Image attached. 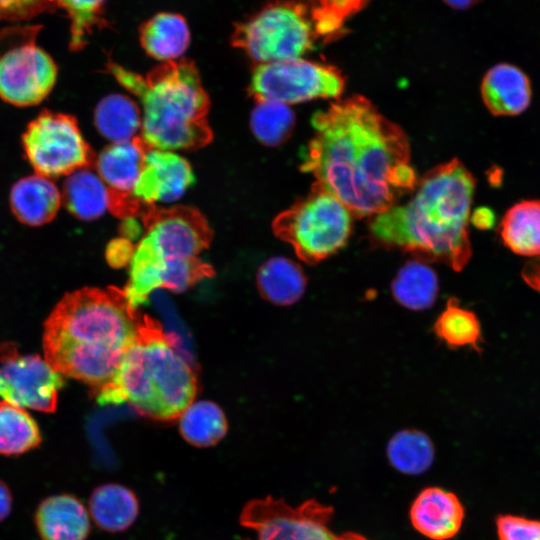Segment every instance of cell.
<instances>
[{
    "instance_id": "cell-17",
    "label": "cell",
    "mask_w": 540,
    "mask_h": 540,
    "mask_svg": "<svg viewBox=\"0 0 540 540\" xmlns=\"http://www.w3.org/2000/svg\"><path fill=\"white\" fill-rule=\"evenodd\" d=\"M41 540H86L91 524L88 510L71 494H56L43 499L34 514Z\"/></svg>"
},
{
    "instance_id": "cell-34",
    "label": "cell",
    "mask_w": 540,
    "mask_h": 540,
    "mask_svg": "<svg viewBox=\"0 0 540 540\" xmlns=\"http://www.w3.org/2000/svg\"><path fill=\"white\" fill-rule=\"evenodd\" d=\"M54 3L56 0H0V20H27Z\"/></svg>"
},
{
    "instance_id": "cell-3",
    "label": "cell",
    "mask_w": 540,
    "mask_h": 540,
    "mask_svg": "<svg viewBox=\"0 0 540 540\" xmlns=\"http://www.w3.org/2000/svg\"><path fill=\"white\" fill-rule=\"evenodd\" d=\"M475 185L474 176L458 159L433 168L406 203L375 216L369 225L371 239L417 260L461 271L472 255L468 223Z\"/></svg>"
},
{
    "instance_id": "cell-13",
    "label": "cell",
    "mask_w": 540,
    "mask_h": 540,
    "mask_svg": "<svg viewBox=\"0 0 540 540\" xmlns=\"http://www.w3.org/2000/svg\"><path fill=\"white\" fill-rule=\"evenodd\" d=\"M0 398L15 406L52 413L57 407L63 376L38 355H20L0 348Z\"/></svg>"
},
{
    "instance_id": "cell-5",
    "label": "cell",
    "mask_w": 540,
    "mask_h": 540,
    "mask_svg": "<svg viewBox=\"0 0 540 540\" xmlns=\"http://www.w3.org/2000/svg\"><path fill=\"white\" fill-rule=\"evenodd\" d=\"M109 72L141 105V140L148 148H198L211 139L208 97L193 62H164L143 77L115 63Z\"/></svg>"
},
{
    "instance_id": "cell-9",
    "label": "cell",
    "mask_w": 540,
    "mask_h": 540,
    "mask_svg": "<svg viewBox=\"0 0 540 540\" xmlns=\"http://www.w3.org/2000/svg\"><path fill=\"white\" fill-rule=\"evenodd\" d=\"M40 26L0 32V97L15 106L40 103L52 90L57 66L36 44Z\"/></svg>"
},
{
    "instance_id": "cell-10",
    "label": "cell",
    "mask_w": 540,
    "mask_h": 540,
    "mask_svg": "<svg viewBox=\"0 0 540 540\" xmlns=\"http://www.w3.org/2000/svg\"><path fill=\"white\" fill-rule=\"evenodd\" d=\"M27 160L37 174L68 176L87 167L91 152L74 117L44 111L27 126L23 138Z\"/></svg>"
},
{
    "instance_id": "cell-32",
    "label": "cell",
    "mask_w": 540,
    "mask_h": 540,
    "mask_svg": "<svg viewBox=\"0 0 540 540\" xmlns=\"http://www.w3.org/2000/svg\"><path fill=\"white\" fill-rule=\"evenodd\" d=\"M106 0H56L68 13L71 21V47L80 49L86 44L95 26H99L102 8Z\"/></svg>"
},
{
    "instance_id": "cell-14",
    "label": "cell",
    "mask_w": 540,
    "mask_h": 540,
    "mask_svg": "<svg viewBox=\"0 0 540 540\" xmlns=\"http://www.w3.org/2000/svg\"><path fill=\"white\" fill-rule=\"evenodd\" d=\"M189 163L175 151L147 148L133 190L140 206L178 200L194 182Z\"/></svg>"
},
{
    "instance_id": "cell-33",
    "label": "cell",
    "mask_w": 540,
    "mask_h": 540,
    "mask_svg": "<svg viewBox=\"0 0 540 540\" xmlns=\"http://www.w3.org/2000/svg\"><path fill=\"white\" fill-rule=\"evenodd\" d=\"M499 540H540V520L503 514L496 518Z\"/></svg>"
},
{
    "instance_id": "cell-19",
    "label": "cell",
    "mask_w": 540,
    "mask_h": 540,
    "mask_svg": "<svg viewBox=\"0 0 540 540\" xmlns=\"http://www.w3.org/2000/svg\"><path fill=\"white\" fill-rule=\"evenodd\" d=\"M9 202L19 221L39 226L55 217L62 203V195L51 178L35 173L13 185Z\"/></svg>"
},
{
    "instance_id": "cell-20",
    "label": "cell",
    "mask_w": 540,
    "mask_h": 540,
    "mask_svg": "<svg viewBox=\"0 0 540 540\" xmlns=\"http://www.w3.org/2000/svg\"><path fill=\"white\" fill-rule=\"evenodd\" d=\"M88 513L94 523L107 532H123L137 519L139 503L127 487L108 483L96 487L90 495Z\"/></svg>"
},
{
    "instance_id": "cell-36",
    "label": "cell",
    "mask_w": 540,
    "mask_h": 540,
    "mask_svg": "<svg viewBox=\"0 0 540 540\" xmlns=\"http://www.w3.org/2000/svg\"><path fill=\"white\" fill-rule=\"evenodd\" d=\"M521 276L527 285L540 293V257L527 261L522 268Z\"/></svg>"
},
{
    "instance_id": "cell-15",
    "label": "cell",
    "mask_w": 540,
    "mask_h": 540,
    "mask_svg": "<svg viewBox=\"0 0 540 540\" xmlns=\"http://www.w3.org/2000/svg\"><path fill=\"white\" fill-rule=\"evenodd\" d=\"M147 148L140 138L112 143L96 159V172L112 196L111 211L121 216H131L141 207L133 199V190Z\"/></svg>"
},
{
    "instance_id": "cell-35",
    "label": "cell",
    "mask_w": 540,
    "mask_h": 540,
    "mask_svg": "<svg viewBox=\"0 0 540 540\" xmlns=\"http://www.w3.org/2000/svg\"><path fill=\"white\" fill-rule=\"evenodd\" d=\"M133 250L130 240L124 237L115 239L107 247L106 258L114 267L123 266L131 260Z\"/></svg>"
},
{
    "instance_id": "cell-29",
    "label": "cell",
    "mask_w": 540,
    "mask_h": 540,
    "mask_svg": "<svg viewBox=\"0 0 540 540\" xmlns=\"http://www.w3.org/2000/svg\"><path fill=\"white\" fill-rule=\"evenodd\" d=\"M184 439L198 447L219 442L227 432V421L220 407L210 401L192 402L179 416Z\"/></svg>"
},
{
    "instance_id": "cell-6",
    "label": "cell",
    "mask_w": 540,
    "mask_h": 540,
    "mask_svg": "<svg viewBox=\"0 0 540 540\" xmlns=\"http://www.w3.org/2000/svg\"><path fill=\"white\" fill-rule=\"evenodd\" d=\"M144 227L123 290L133 309L144 304L156 289L183 292L213 275L212 268L198 257L211 238L200 213L187 207L151 209L145 215Z\"/></svg>"
},
{
    "instance_id": "cell-4",
    "label": "cell",
    "mask_w": 540,
    "mask_h": 540,
    "mask_svg": "<svg viewBox=\"0 0 540 540\" xmlns=\"http://www.w3.org/2000/svg\"><path fill=\"white\" fill-rule=\"evenodd\" d=\"M197 391L192 367L172 334L144 316L138 334L112 380L97 393L100 404H130L138 413L173 420Z\"/></svg>"
},
{
    "instance_id": "cell-37",
    "label": "cell",
    "mask_w": 540,
    "mask_h": 540,
    "mask_svg": "<svg viewBox=\"0 0 540 540\" xmlns=\"http://www.w3.org/2000/svg\"><path fill=\"white\" fill-rule=\"evenodd\" d=\"M495 219L494 212L487 207L478 208L470 217L474 226L484 230L492 228L495 224Z\"/></svg>"
},
{
    "instance_id": "cell-23",
    "label": "cell",
    "mask_w": 540,
    "mask_h": 540,
    "mask_svg": "<svg viewBox=\"0 0 540 540\" xmlns=\"http://www.w3.org/2000/svg\"><path fill=\"white\" fill-rule=\"evenodd\" d=\"M499 233L513 253L540 257V200H522L512 205L501 220Z\"/></svg>"
},
{
    "instance_id": "cell-1",
    "label": "cell",
    "mask_w": 540,
    "mask_h": 540,
    "mask_svg": "<svg viewBox=\"0 0 540 540\" xmlns=\"http://www.w3.org/2000/svg\"><path fill=\"white\" fill-rule=\"evenodd\" d=\"M315 134L302 156V170L352 214L377 215L417 183L404 131L367 98L355 95L312 117Z\"/></svg>"
},
{
    "instance_id": "cell-40",
    "label": "cell",
    "mask_w": 540,
    "mask_h": 540,
    "mask_svg": "<svg viewBox=\"0 0 540 540\" xmlns=\"http://www.w3.org/2000/svg\"><path fill=\"white\" fill-rule=\"evenodd\" d=\"M443 1L454 9L466 10L478 4L481 0H443Z\"/></svg>"
},
{
    "instance_id": "cell-18",
    "label": "cell",
    "mask_w": 540,
    "mask_h": 540,
    "mask_svg": "<svg viewBox=\"0 0 540 540\" xmlns=\"http://www.w3.org/2000/svg\"><path fill=\"white\" fill-rule=\"evenodd\" d=\"M481 97L491 114L516 116L531 103V81L519 67L498 63L485 73L481 82Z\"/></svg>"
},
{
    "instance_id": "cell-12",
    "label": "cell",
    "mask_w": 540,
    "mask_h": 540,
    "mask_svg": "<svg viewBox=\"0 0 540 540\" xmlns=\"http://www.w3.org/2000/svg\"><path fill=\"white\" fill-rule=\"evenodd\" d=\"M331 507L308 500L297 507L268 496L249 501L240 524L257 534V540H344L332 532Z\"/></svg>"
},
{
    "instance_id": "cell-8",
    "label": "cell",
    "mask_w": 540,
    "mask_h": 540,
    "mask_svg": "<svg viewBox=\"0 0 540 540\" xmlns=\"http://www.w3.org/2000/svg\"><path fill=\"white\" fill-rule=\"evenodd\" d=\"M232 44L260 63L301 58L312 49L314 33L303 5L276 1L238 23Z\"/></svg>"
},
{
    "instance_id": "cell-28",
    "label": "cell",
    "mask_w": 540,
    "mask_h": 540,
    "mask_svg": "<svg viewBox=\"0 0 540 540\" xmlns=\"http://www.w3.org/2000/svg\"><path fill=\"white\" fill-rule=\"evenodd\" d=\"M39 427L24 408L0 401V455L17 456L37 448Z\"/></svg>"
},
{
    "instance_id": "cell-24",
    "label": "cell",
    "mask_w": 540,
    "mask_h": 540,
    "mask_svg": "<svg viewBox=\"0 0 540 540\" xmlns=\"http://www.w3.org/2000/svg\"><path fill=\"white\" fill-rule=\"evenodd\" d=\"M306 277L298 264L285 257L264 262L257 273L261 295L276 305H291L304 294Z\"/></svg>"
},
{
    "instance_id": "cell-26",
    "label": "cell",
    "mask_w": 540,
    "mask_h": 540,
    "mask_svg": "<svg viewBox=\"0 0 540 540\" xmlns=\"http://www.w3.org/2000/svg\"><path fill=\"white\" fill-rule=\"evenodd\" d=\"M437 274L420 260H412L402 266L391 284L394 299L412 310L430 308L438 293Z\"/></svg>"
},
{
    "instance_id": "cell-25",
    "label": "cell",
    "mask_w": 540,
    "mask_h": 540,
    "mask_svg": "<svg viewBox=\"0 0 540 540\" xmlns=\"http://www.w3.org/2000/svg\"><path fill=\"white\" fill-rule=\"evenodd\" d=\"M94 120L99 133L112 143L134 140L141 131V110L123 94L104 97L96 106Z\"/></svg>"
},
{
    "instance_id": "cell-7",
    "label": "cell",
    "mask_w": 540,
    "mask_h": 540,
    "mask_svg": "<svg viewBox=\"0 0 540 540\" xmlns=\"http://www.w3.org/2000/svg\"><path fill=\"white\" fill-rule=\"evenodd\" d=\"M273 228L300 259L316 264L347 243L352 217L339 199L314 184L308 196L275 219Z\"/></svg>"
},
{
    "instance_id": "cell-31",
    "label": "cell",
    "mask_w": 540,
    "mask_h": 540,
    "mask_svg": "<svg viewBox=\"0 0 540 540\" xmlns=\"http://www.w3.org/2000/svg\"><path fill=\"white\" fill-rule=\"evenodd\" d=\"M295 124V116L288 105L257 100L251 113L250 126L256 138L265 145L277 146L284 142Z\"/></svg>"
},
{
    "instance_id": "cell-27",
    "label": "cell",
    "mask_w": 540,
    "mask_h": 540,
    "mask_svg": "<svg viewBox=\"0 0 540 540\" xmlns=\"http://www.w3.org/2000/svg\"><path fill=\"white\" fill-rule=\"evenodd\" d=\"M434 446L423 432L404 429L395 433L387 445L390 464L406 475H420L426 472L434 461Z\"/></svg>"
},
{
    "instance_id": "cell-16",
    "label": "cell",
    "mask_w": 540,
    "mask_h": 540,
    "mask_svg": "<svg viewBox=\"0 0 540 540\" xmlns=\"http://www.w3.org/2000/svg\"><path fill=\"white\" fill-rule=\"evenodd\" d=\"M463 519L464 508L458 497L438 487L421 491L410 509L413 527L432 540H447L455 536Z\"/></svg>"
},
{
    "instance_id": "cell-22",
    "label": "cell",
    "mask_w": 540,
    "mask_h": 540,
    "mask_svg": "<svg viewBox=\"0 0 540 540\" xmlns=\"http://www.w3.org/2000/svg\"><path fill=\"white\" fill-rule=\"evenodd\" d=\"M68 211L80 220H95L112 209V196L96 171L87 167L69 174L61 193Z\"/></svg>"
},
{
    "instance_id": "cell-38",
    "label": "cell",
    "mask_w": 540,
    "mask_h": 540,
    "mask_svg": "<svg viewBox=\"0 0 540 540\" xmlns=\"http://www.w3.org/2000/svg\"><path fill=\"white\" fill-rule=\"evenodd\" d=\"M13 504L12 493L8 485L0 479V523L11 513Z\"/></svg>"
},
{
    "instance_id": "cell-2",
    "label": "cell",
    "mask_w": 540,
    "mask_h": 540,
    "mask_svg": "<svg viewBox=\"0 0 540 540\" xmlns=\"http://www.w3.org/2000/svg\"><path fill=\"white\" fill-rule=\"evenodd\" d=\"M143 317L115 287L67 293L44 323V359L97 394L117 372Z\"/></svg>"
},
{
    "instance_id": "cell-41",
    "label": "cell",
    "mask_w": 540,
    "mask_h": 540,
    "mask_svg": "<svg viewBox=\"0 0 540 540\" xmlns=\"http://www.w3.org/2000/svg\"><path fill=\"white\" fill-rule=\"evenodd\" d=\"M344 540H366L361 535L355 534V533H345L343 534Z\"/></svg>"
},
{
    "instance_id": "cell-39",
    "label": "cell",
    "mask_w": 540,
    "mask_h": 540,
    "mask_svg": "<svg viewBox=\"0 0 540 540\" xmlns=\"http://www.w3.org/2000/svg\"><path fill=\"white\" fill-rule=\"evenodd\" d=\"M121 230L123 232L124 238L132 240L139 236L141 232V227L137 220L133 217V215H131L125 217L122 223Z\"/></svg>"
},
{
    "instance_id": "cell-21",
    "label": "cell",
    "mask_w": 540,
    "mask_h": 540,
    "mask_svg": "<svg viewBox=\"0 0 540 540\" xmlns=\"http://www.w3.org/2000/svg\"><path fill=\"white\" fill-rule=\"evenodd\" d=\"M139 35L145 52L164 62L175 61L190 44L187 21L177 13L156 14L141 25Z\"/></svg>"
},
{
    "instance_id": "cell-30",
    "label": "cell",
    "mask_w": 540,
    "mask_h": 540,
    "mask_svg": "<svg viewBox=\"0 0 540 540\" xmlns=\"http://www.w3.org/2000/svg\"><path fill=\"white\" fill-rule=\"evenodd\" d=\"M433 329L437 337L450 348L468 346L480 352V322L475 313L461 307L455 297L448 299Z\"/></svg>"
},
{
    "instance_id": "cell-11",
    "label": "cell",
    "mask_w": 540,
    "mask_h": 540,
    "mask_svg": "<svg viewBox=\"0 0 540 540\" xmlns=\"http://www.w3.org/2000/svg\"><path fill=\"white\" fill-rule=\"evenodd\" d=\"M344 87L345 80L338 69L302 58L257 64L250 83V91L257 100L286 105L338 98Z\"/></svg>"
}]
</instances>
